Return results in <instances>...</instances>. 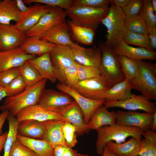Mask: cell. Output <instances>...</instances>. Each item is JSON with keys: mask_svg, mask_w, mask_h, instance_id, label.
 Listing matches in <instances>:
<instances>
[{"mask_svg": "<svg viewBox=\"0 0 156 156\" xmlns=\"http://www.w3.org/2000/svg\"><path fill=\"white\" fill-rule=\"evenodd\" d=\"M116 6L123 8L125 7L129 2L130 0H110Z\"/></svg>", "mask_w": 156, "mask_h": 156, "instance_id": "816d5d0a", "label": "cell"}, {"mask_svg": "<svg viewBox=\"0 0 156 156\" xmlns=\"http://www.w3.org/2000/svg\"><path fill=\"white\" fill-rule=\"evenodd\" d=\"M27 37L26 33L15 24L0 23V45L2 51L20 47Z\"/></svg>", "mask_w": 156, "mask_h": 156, "instance_id": "9a60e30c", "label": "cell"}, {"mask_svg": "<svg viewBox=\"0 0 156 156\" xmlns=\"http://www.w3.org/2000/svg\"><path fill=\"white\" fill-rule=\"evenodd\" d=\"M61 116L76 128L77 135L88 134L91 130L84 120L82 112L79 106L75 101L70 104L63 107L51 110Z\"/></svg>", "mask_w": 156, "mask_h": 156, "instance_id": "4fadbf2b", "label": "cell"}, {"mask_svg": "<svg viewBox=\"0 0 156 156\" xmlns=\"http://www.w3.org/2000/svg\"></svg>", "mask_w": 156, "mask_h": 156, "instance_id": "e7e4bbea", "label": "cell"}, {"mask_svg": "<svg viewBox=\"0 0 156 156\" xmlns=\"http://www.w3.org/2000/svg\"><path fill=\"white\" fill-rule=\"evenodd\" d=\"M141 143V139L132 137L126 142L116 143L111 141L106 145L117 156H138Z\"/></svg>", "mask_w": 156, "mask_h": 156, "instance_id": "484cf974", "label": "cell"}, {"mask_svg": "<svg viewBox=\"0 0 156 156\" xmlns=\"http://www.w3.org/2000/svg\"><path fill=\"white\" fill-rule=\"evenodd\" d=\"M125 26L127 30L131 32L148 35L144 21L139 15L125 17Z\"/></svg>", "mask_w": 156, "mask_h": 156, "instance_id": "8d00e7d4", "label": "cell"}, {"mask_svg": "<svg viewBox=\"0 0 156 156\" xmlns=\"http://www.w3.org/2000/svg\"><path fill=\"white\" fill-rule=\"evenodd\" d=\"M69 46L76 62L83 65L99 67L102 54L98 47L95 45L90 48H85L74 43Z\"/></svg>", "mask_w": 156, "mask_h": 156, "instance_id": "2e32d148", "label": "cell"}, {"mask_svg": "<svg viewBox=\"0 0 156 156\" xmlns=\"http://www.w3.org/2000/svg\"><path fill=\"white\" fill-rule=\"evenodd\" d=\"M110 0H74L72 6L94 8H109Z\"/></svg>", "mask_w": 156, "mask_h": 156, "instance_id": "b9f144b4", "label": "cell"}, {"mask_svg": "<svg viewBox=\"0 0 156 156\" xmlns=\"http://www.w3.org/2000/svg\"><path fill=\"white\" fill-rule=\"evenodd\" d=\"M103 105L107 108L118 107L129 110H142L153 114L156 111V103L143 95L132 94L129 98L121 101L105 102Z\"/></svg>", "mask_w": 156, "mask_h": 156, "instance_id": "7c38bea8", "label": "cell"}, {"mask_svg": "<svg viewBox=\"0 0 156 156\" xmlns=\"http://www.w3.org/2000/svg\"><path fill=\"white\" fill-rule=\"evenodd\" d=\"M96 130V152L98 155L101 156L103 154V147L107 142L115 141L116 143H123L129 137L140 140L144 132L143 130L139 128L121 125L116 122L110 125L102 126Z\"/></svg>", "mask_w": 156, "mask_h": 156, "instance_id": "7a4b0ae2", "label": "cell"}, {"mask_svg": "<svg viewBox=\"0 0 156 156\" xmlns=\"http://www.w3.org/2000/svg\"><path fill=\"white\" fill-rule=\"evenodd\" d=\"M148 37L150 41L151 46L153 51L156 49V33L149 34Z\"/></svg>", "mask_w": 156, "mask_h": 156, "instance_id": "db71d44e", "label": "cell"}, {"mask_svg": "<svg viewBox=\"0 0 156 156\" xmlns=\"http://www.w3.org/2000/svg\"><path fill=\"white\" fill-rule=\"evenodd\" d=\"M64 120H52L43 122L45 133L43 140L53 145H67L64 137L62 128Z\"/></svg>", "mask_w": 156, "mask_h": 156, "instance_id": "d4e9b609", "label": "cell"}, {"mask_svg": "<svg viewBox=\"0 0 156 156\" xmlns=\"http://www.w3.org/2000/svg\"><path fill=\"white\" fill-rule=\"evenodd\" d=\"M1 51H2V50H1V46H0V52H1Z\"/></svg>", "mask_w": 156, "mask_h": 156, "instance_id": "94428289", "label": "cell"}, {"mask_svg": "<svg viewBox=\"0 0 156 156\" xmlns=\"http://www.w3.org/2000/svg\"><path fill=\"white\" fill-rule=\"evenodd\" d=\"M139 15L146 23L148 34L156 33V15L151 6V0H144Z\"/></svg>", "mask_w": 156, "mask_h": 156, "instance_id": "836d02e7", "label": "cell"}, {"mask_svg": "<svg viewBox=\"0 0 156 156\" xmlns=\"http://www.w3.org/2000/svg\"><path fill=\"white\" fill-rule=\"evenodd\" d=\"M17 140L19 143L30 148L38 156H54L53 145L49 142L18 135Z\"/></svg>", "mask_w": 156, "mask_h": 156, "instance_id": "f1b7e54d", "label": "cell"}, {"mask_svg": "<svg viewBox=\"0 0 156 156\" xmlns=\"http://www.w3.org/2000/svg\"><path fill=\"white\" fill-rule=\"evenodd\" d=\"M20 12L15 0H3L0 4V23L8 24L13 21L16 22Z\"/></svg>", "mask_w": 156, "mask_h": 156, "instance_id": "4dcf8cb0", "label": "cell"}, {"mask_svg": "<svg viewBox=\"0 0 156 156\" xmlns=\"http://www.w3.org/2000/svg\"><path fill=\"white\" fill-rule=\"evenodd\" d=\"M72 40L85 45H92L95 35V31L86 27L77 25L70 20L66 22Z\"/></svg>", "mask_w": 156, "mask_h": 156, "instance_id": "4316f807", "label": "cell"}, {"mask_svg": "<svg viewBox=\"0 0 156 156\" xmlns=\"http://www.w3.org/2000/svg\"><path fill=\"white\" fill-rule=\"evenodd\" d=\"M27 87L25 81L19 74L6 88L8 91L9 96H10L21 93Z\"/></svg>", "mask_w": 156, "mask_h": 156, "instance_id": "ee69618b", "label": "cell"}, {"mask_svg": "<svg viewBox=\"0 0 156 156\" xmlns=\"http://www.w3.org/2000/svg\"><path fill=\"white\" fill-rule=\"evenodd\" d=\"M108 12L102 20L107 30L105 44L112 48L123 41L126 31L125 21L126 16L122 8L111 2Z\"/></svg>", "mask_w": 156, "mask_h": 156, "instance_id": "3957f363", "label": "cell"}, {"mask_svg": "<svg viewBox=\"0 0 156 156\" xmlns=\"http://www.w3.org/2000/svg\"><path fill=\"white\" fill-rule=\"evenodd\" d=\"M49 53L57 80L66 85L65 70L75 62L71 49L69 46L57 45Z\"/></svg>", "mask_w": 156, "mask_h": 156, "instance_id": "52a82bcc", "label": "cell"}, {"mask_svg": "<svg viewBox=\"0 0 156 156\" xmlns=\"http://www.w3.org/2000/svg\"><path fill=\"white\" fill-rule=\"evenodd\" d=\"M9 96L7 88L0 86V101L5 97H7Z\"/></svg>", "mask_w": 156, "mask_h": 156, "instance_id": "9f6ffc18", "label": "cell"}, {"mask_svg": "<svg viewBox=\"0 0 156 156\" xmlns=\"http://www.w3.org/2000/svg\"><path fill=\"white\" fill-rule=\"evenodd\" d=\"M114 115L116 122L124 126L139 128L144 131L151 129L153 114L131 111H112Z\"/></svg>", "mask_w": 156, "mask_h": 156, "instance_id": "30bf717a", "label": "cell"}, {"mask_svg": "<svg viewBox=\"0 0 156 156\" xmlns=\"http://www.w3.org/2000/svg\"><path fill=\"white\" fill-rule=\"evenodd\" d=\"M34 156V155H28V156Z\"/></svg>", "mask_w": 156, "mask_h": 156, "instance_id": "6125c7cd", "label": "cell"}, {"mask_svg": "<svg viewBox=\"0 0 156 156\" xmlns=\"http://www.w3.org/2000/svg\"><path fill=\"white\" fill-rule=\"evenodd\" d=\"M8 135V131L2 133L0 135V154L3 148L4 144Z\"/></svg>", "mask_w": 156, "mask_h": 156, "instance_id": "11a10c76", "label": "cell"}, {"mask_svg": "<svg viewBox=\"0 0 156 156\" xmlns=\"http://www.w3.org/2000/svg\"><path fill=\"white\" fill-rule=\"evenodd\" d=\"M64 156H89V155L79 153L76 150L67 145L65 148Z\"/></svg>", "mask_w": 156, "mask_h": 156, "instance_id": "c3c4849f", "label": "cell"}, {"mask_svg": "<svg viewBox=\"0 0 156 156\" xmlns=\"http://www.w3.org/2000/svg\"><path fill=\"white\" fill-rule=\"evenodd\" d=\"M151 129L155 131L156 130V111L153 114V119Z\"/></svg>", "mask_w": 156, "mask_h": 156, "instance_id": "680465c9", "label": "cell"}, {"mask_svg": "<svg viewBox=\"0 0 156 156\" xmlns=\"http://www.w3.org/2000/svg\"><path fill=\"white\" fill-rule=\"evenodd\" d=\"M77 63L79 81L92 78L101 75L99 67L82 65Z\"/></svg>", "mask_w": 156, "mask_h": 156, "instance_id": "ab89813d", "label": "cell"}, {"mask_svg": "<svg viewBox=\"0 0 156 156\" xmlns=\"http://www.w3.org/2000/svg\"><path fill=\"white\" fill-rule=\"evenodd\" d=\"M19 75V68H15L0 72V86L6 88Z\"/></svg>", "mask_w": 156, "mask_h": 156, "instance_id": "7bdbcfd3", "label": "cell"}, {"mask_svg": "<svg viewBox=\"0 0 156 156\" xmlns=\"http://www.w3.org/2000/svg\"><path fill=\"white\" fill-rule=\"evenodd\" d=\"M116 122L115 116L103 105L96 109L92 114L88 125L90 129L97 130L100 127L110 125Z\"/></svg>", "mask_w": 156, "mask_h": 156, "instance_id": "83f0119b", "label": "cell"}, {"mask_svg": "<svg viewBox=\"0 0 156 156\" xmlns=\"http://www.w3.org/2000/svg\"><path fill=\"white\" fill-rule=\"evenodd\" d=\"M131 90L129 80L125 79L107 90L105 93L103 98L106 102L123 101L132 96Z\"/></svg>", "mask_w": 156, "mask_h": 156, "instance_id": "f546056e", "label": "cell"}, {"mask_svg": "<svg viewBox=\"0 0 156 156\" xmlns=\"http://www.w3.org/2000/svg\"><path fill=\"white\" fill-rule=\"evenodd\" d=\"M7 119L9 125L8 135L5 141L3 148V156H9L11 147L14 142L17 140V129L18 121L15 117L9 114Z\"/></svg>", "mask_w": 156, "mask_h": 156, "instance_id": "d590c367", "label": "cell"}, {"mask_svg": "<svg viewBox=\"0 0 156 156\" xmlns=\"http://www.w3.org/2000/svg\"><path fill=\"white\" fill-rule=\"evenodd\" d=\"M62 130L64 138L67 145L71 148L75 146L77 143L76 128L69 122L65 120Z\"/></svg>", "mask_w": 156, "mask_h": 156, "instance_id": "f35d334b", "label": "cell"}, {"mask_svg": "<svg viewBox=\"0 0 156 156\" xmlns=\"http://www.w3.org/2000/svg\"><path fill=\"white\" fill-rule=\"evenodd\" d=\"M102 156H117L113 153L106 144L103 148V153Z\"/></svg>", "mask_w": 156, "mask_h": 156, "instance_id": "6f0895ef", "label": "cell"}, {"mask_svg": "<svg viewBox=\"0 0 156 156\" xmlns=\"http://www.w3.org/2000/svg\"><path fill=\"white\" fill-rule=\"evenodd\" d=\"M139 68L138 76L129 80L132 89L140 92L150 100H156V64L138 60Z\"/></svg>", "mask_w": 156, "mask_h": 156, "instance_id": "5b68a950", "label": "cell"}, {"mask_svg": "<svg viewBox=\"0 0 156 156\" xmlns=\"http://www.w3.org/2000/svg\"><path fill=\"white\" fill-rule=\"evenodd\" d=\"M36 56L27 54L20 47L0 52V72L19 67Z\"/></svg>", "mask_w": 156, "mask_h": 156, "instance_id": "e0dca14e", "label": "cell"}, {"mask_svg": "<svg viewBox=\"0 0 156 156\" xmlns=\"http://www.w3.org/2000/svg\"><path fill=\"white\" fill-rule=\"evenodd\" d=\"M25 3H38L44 4L51 6L57 7L66 10L70 8L73 5L74 0H24Z\"/></svg>", "mask_w": 156, "mask_h": 156, "instance_id": "60d3db41", "label": "cell"}, {"mask_svg": "<svg viewBox=\"0 0 156 156\" xmlns=\"http://www.w3.org/2000/svg\"><path fill=\"white\" fill-rule=\"evenodd\" d=\"M67 145L58 144L53 145L54 156H64L65 148Z\"/></svg>", "mask_w": 156, "mask_h": 156, "instance_id": "681fc988", "label": "cell"}, {"mask_svg": "<svg viewBox=\"0 0 156 156\" xmlns=\"http://www.w3.org/2000/svg\"><path fill=\"white\" fill-rule=\"evenodd\" d=\"M2 1V0H0V3H1Z\"/></svg>", "mask_w": 156, "mask_h": 156, "instance_id": "be15d7a7", "label": "cell"}, {"mask_svg": "<svg viewBox=\"0 0 156 156\" xmlns=\"http://www.w3.org/2000/svg\"><path fill=\"white\" fill-rule=\"evenodd\" d=\"M151 4L152 7L154 11L155 14H156V0H151Z\"/></svg>", "mask_w": 156, "mask_h": 156, "instance_id": "91938a15", "label": "cell"}, {"mask_svg": "<svg viewBox=\"0 0 156 156\" xmlns=\"http://www.w3.org/2000/svg\"><path fill=\"white\" fill-rule=\"evenodd\" d=\"M38 72L41 78L55 83L57 80L49 53L31 59L27 61Z\"/></svg>", "mask_w": 156, "mask_h": 156, "instance_id": "7402d4cb", "label": "cell"}, {"mask_svg": "<svg viewBox=\"0 0 156 156\" xmlns=\"http://www.w3.org/2000/svg\"><path fill=\"white\" fill-rule=\"evenodd\" d=\"M45 133V127L43 122L30 119L18 122L17 129L18 135L43 140Z\"/></svg>", "mask_w": 156, "mask_h": 156, "instance_id": "603a6c76", "label": "cell"}, {"mask_svg": "<svg viewBox=\"0 0 156 156\" xmlns=\"http://www.w3.org/2000/svg\"><path fill=\"white\" fill-rule=\"evenodd\" d=\"M56 87L60 91L70 96L79 106L82 112L84 121L88 124L93 113L98 107L103 105L104 99L95 100L87 98L66 85L59 82Z\"/></svg>", "mask_w": 156, "mask_h": 156, "instance_id": "8fae6325", "label": "cell"}, {"mask_svg": "<svg viewBox=\"0 0 156 156\" xmlns=\"http://www.w3.org/2000/svg\"><path fill=\"white\" fill-rule=\"evenodd\" d=\"M56 45L42 40L38 36L27 37L20 47L27 54L40 56L49 53Z\"/></svg>", "mask_w": 156, "mask_h": 156, "instance_id": "cb8c5ba5", "label": "cell"}, {"mask_svg": "<svg viewBox=\"0 0 156 156\" xmlns=\"http://www.w3.org/2000/svg\"><path fill=\"white\" fill-rule=\"evenodd\" d=\"M138 156H156V133L151 129L144 131Z\"/></svg>", "mask_w": 156, "mask_h": 156, "instance_id": "1f68e13d", "label": "cell"}, {"mask_svg": "<svg viewBox=\"0 0 156 156\" xmlns=\"http://www.w3.org/2000/svg\"><path fill=\"white\" fill-rule=\"evenodd\" d=\"M98 48L102 58L99 67L101 75L105 80L110 88L116 84L124 81L125 76L118 58V56L111 48L102 41H100Z\"/></svg>", "mask_w": 156, "mask_h": 156, "instance_id": "277c9868", "label": "cell"}, {"mask_svg": "<svg viewBox=\"0 0 156 156\" xmlns=\"http://www.w3.org/2000/svg\"><path fill=\"white\" fill-rule=\"evenodd\" d=\"M142 0H130L127 5L122 8L126 16L139 15L142 8Z\"/></svg>", "mask_w": 156, "mask_h": 156, "instance_id": "7dc6e473", "label": "cell"}, {"mask_svg": "<svg viewBox=\"0 0 156 156\" xmlns=\"http://www.w3.org/2000/svg\"><path fill=\"white\" fill-rule=\"evenodd\" d=\"M53 6L35 3L29 7L28 10L25 12H20L16 26L26 32L32 28L38 22L42 17L50 11Z\"/></svg>", "mask_w": 156, "mask_h": 156, "instance_id": "5bb4252c", "label": "cell"}, {"mask_svg": "<svg viewBox=\"0 0 156 156\" xmlns=\"http://www.w3.org/2000/svg\"><path fill=\"white\" fill-rule=\"evenodd\" d=\"M117 56L125 79L130 80L137 77L139 73L138 60L123 55Z\"/></svg>", "mask_w": 156, "mask_h": 156, "instance_id": "d6a6232c", "label": "cell"}, {"mask_svg": "<svg viewBox=\"0 0 156 156\" xmlns=\"http://www.w3.org/2000/svg\"><path fill=\"white\" fill-rule=\"evenodd\" d=\"M9 112L7 111H2L0 114V135L2 133V129L5 120L7 118Z\"/></svg>", "mask_w": 156, "mask_h": 156, "instance_id": "f907efd6", "label": "cell"}, {"mask_svg": "<svg viewBox=\"0 0 156 156\" xmlns=\"http://www.w3.org/2000/svg\"><path fill=\"white\" fill-rule=\"evenodd\" d=\"M29 155L37 156L30 148L20 143L17 140L14 142L12 145L9 156H27Z\"/></svg>", "mask_w": 156, "mask_h": 156, "instance_id": "bcb514c9", "label": "cell"}, {"mask_svg": "<svg viewBox=\"0 0 156 156\" xmlns=\"http://www.w3.org/2000/svg\"><path fill=\"white\" fill-rule=\"evenodd\" d=\"M69 95L52 89H45L37 103L49 110L66 106L74 101Z\"/></svg>", "mask_w": 156, "mask_h": 156, "instance_id": "d6986e66", "label": "cell"}, {"mask_svg": "<svg viewBox=\"0 0 156 156\" xmlns=\"http://www.w3.org/2000/svg\"><path fill=\"white\" fill-rule=\"evenodd\" d=\"M40 38L56 45L69 46L74 43L70 38L66 22L56 25L45 32Z\"/></svg>", "mask_w": 156, "mask_h": 156, "instance_id": "44dd1931", "label": "cell"}, {"mask_svg": "<svg viewBox=\"0 0 156 156\" xmlns=\"http://www.w3.org/2000/svg\"><path fill=\"white\" fill-rule=\"evenodd\" d=\"M47 81L46 79H42L34 85L27 86L19 94L6 97L0 106V110L8 111L10 115L15 117L24 108L37 104L45 89Z\"/></svg>", "mask_w": 156, "mask_h": 156, "instance_id": "6da1fadb", "label": "cell"}, {"mask_svg": "<svg viewBox=\"0 0 156 156\" xmlns=\"http://www.w3.org/2000/svg\"><path fill=\"white\" fill-rule=\"evenodd\" d=\"M111 48L117 55H123L133 60L153 61L156 58V52L154 51L133 47L123 41Z\"/></svg>", "mask_w": 156, "mask_h": 156, "instance_id": "ffe728a7", "label": "cell"}, {"mask_svg": "<svg viewBox=\"0 0 156 156\" xmlns=\"http://www.w3.org/2000/svg\"><path fill=\"white\" fill-rule=\"evenodd\" d=\"M109 9V7L94 8L72 6L65 11L72 22L95 31L101 23L102 20L107 15Z\"/></svg>", "mask_w": 156, "mask_h": 156, "instance_id": "8992f818", "label": "cell"}, {"mask_svg": "<svg viewBox=\"0 0 156 156\" xmlns=\"http://www.w3.org/2000/svg\"><path fill=\"white\" fill-rule=\"evenodd\" d=\"M64 75L66 85L72 87L79 81L77 63L75 62L66 68Z\"/></svg>", "mask_w": 156, "mask_h": 156, "instance_id": "f6af8a7d", "label": "cell"}, {"mask_svg": "<svg viewBox=\"0 0 156 156\" xmlns=\"http://www.w3.org/2000/svg\"><path fill=\"white\" fill-rule=\"evenodd\" d=\"M66 14L65 11L58 7L52 9L44 14L32 28L26 32L27 37H40L46 31L55 26L66 22Z\"/></svg>", "mask_w": 156, "mask_h": 156, "instance_id": "9c48e42d", "label": "cell"}, {"mask_svg": "<svg viewBox=\"0 0 156 156\" xmlns=\"http://www.w3.org/2000/svg\"><path fill=\"white\" fill-rule=\"evenodd\" d=\"M15 117L18 122L29 119L41 122L52 120H65L59 114L47 109L38 104L24 108L16 114Z\"/></svg>", "mask_w": 156, "mask_h": 156, "instance_id": "ac0fdd59", "label": "cell"}, {"mask_svg": "<svg viewBox=\"0 0 156 156\" xmlns=\"http://www.w3.org/2000/svg\"><path fill=\"white\" fill-rule=\"evenodd\" d=\"M71 87L83 96L95 100L104 99L105 93L110 88L105 80L101 75L79 81Z\"/></svg>", "mask_w": 156, "mask_h": 156, "instance_id": "ba28073f", "label": "cell"}, {"mask_svg": "<svg viewBox=\"0 0 156 156\" xmlns=\"http://www.w3.org/2000/svg\"><path fill=\"white\" fill-rule=\"evenodd\" d=\"M15 0L16 6L20 12L23 13L25 12L28 10L29 9V7L26 6L23 0Z\"/></svg>", "mask_w": 156, "mask_h": 156, "instance_id": "f5cc1de1", "label": "cell"}, {"mask_svg": "<svg viewBox=\"0 0 156 156\" xmlns=\"http://www.w3.org/2000/svg\"><path fill=\"white\" fill-rule=\"evenodd\" d=\"M18 68L19 74L27 86L34 85L42 79L37 70L27 62Z\"/></svg>", "mask_w": 156, "mask_h": 156, "instance_id": "74e56055", "label": "cell"}, {"mask_svg": "<svg viewBox=\"0 0 156 156\" xmlns=\"http://www.w3.org/2000/svg\"><path fill=\"white\" fill-rule=\"evenodd\" d=\"M123 41L129 45L137 46L150 50L153 51L151 47L148 35L134 33L126 29Z\"/></svg>", "mask_w": 156, "mask_h": 156, "instance_id": "e575fe53", "label": "cell"}]
</instances>
